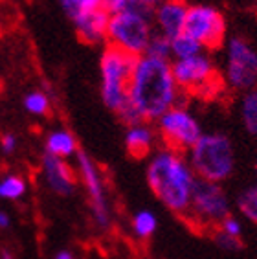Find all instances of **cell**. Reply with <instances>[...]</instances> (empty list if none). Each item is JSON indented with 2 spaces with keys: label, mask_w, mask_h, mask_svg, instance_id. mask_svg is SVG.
Returning <instances> with one entry per match:
<instances>
[{
  "label": "cell",
  "mask_w": 257,
  "mask_h": 259,
  "mask_svg": "<svg viewBox=\"0 0 257 259\" xmlns=\"http://www.w3.org/2000/svg\"><path fill=\"white\" fill-rule=\"evenodd\" d=\"M195 173L180 153L162 149L147 165V184L165 208L178 215L188 213Z\"/></svg>",
  "instance_id": "2"
},
{
  "label": "cell",
  "mask_w": 257,
  "mask_h": 259,
  "mask_svg": "<svg viewBox=\"0 0 257 259\" xmlns=\"http://www.w3.org/2000/svg\"><path fill=\"white\" fill-rule=\"evenodd\" d=\"M10 225H11V217L8 215V211L0 209V230L10 228Z\"/></svg>",
  "instance_id": "30"
},
{
  "label": "cell",
  "mask_w": 257,
  "mask_h": 259,
  "mask_svg": "<svg viewBox=\"0 0 257 259\" xmlns=\"http://www.w3.org/2000/svg\"><path fill=\"white\" fill-rule=\"evenodd\" d=\"M134 57L105 46L99 59V75H101V100L107 109L119 112L128 101V83L134 68Z\"/></svg>",
  "instance_id": "5"
},
{
  "label": "cell",
  "mask_w": 257,
  "mask_h": 259,
  "mask_svg": "<svg viewBox=\"0 0 257 259\" xmlns=\"http://www.w3.org/2000/svg\"><path fill=\"white\" fill-rule=\"evenodd\" d=\"M158 133L165 149L175 151L182 155L184 151H189L197 140L202 136V129L197 118L189 112L186 107L175 105L165 114L158 118Z\"/></svg>",
  "instance_id": "9"
},
{
  "label": "cell",
  "mask_w": 257,
  "mask_h": 259,
  "mask_svg": "<svg viewBox=\"0 0 257 259\" xmlns=\"http://www.w3.org/2000/svg\"><path fill=\"white\" fill-rule=\"evenodd\" d=\"M221 232H224L226 235H230V237H235V239H239L241 237V223H239L235 217H226V219L221 223Z\"/></svg>",
  "instance_id": "25"
},
{
  "label": "cell",
  "mask_w": 257,
  "mask_h": 259,
  "mask_svg": "<svg viewBox=\"0 0 257 259\" xmlns=\"http://www.w3.org/2000/svg\"><path fill=\"white\" fill-rule=\"evenodd\" d=\"M171 70L180 92H188L200 98H213L223 89V79L206 52L189 59L175 61L171 63Z\"/></svg>",
  "instance_id": "6"
},
{
  "label": "cell",
  "mask_w": 257,
  "mask_h": 259,
  "mask_svg": "<svg viewBox=\"0 0 257 259\" xmlns=\"http://www.w3.org/2000/svg\"><path fill=\"white\" fill-rule=\"evenodd\" d=\"M189 167L198 179L221 184L232 177L235 167L232 140L223 133L202 135L189 149Z\"/></svg>",
  "instance_id": "3"
},
{
  "label": "cell",
  "mask_w": 257,
  "mask_h": 259,
  "mask_svg": "<svg viewBox=\"0 0 257 259\" xmlns=\"http://www.w3.org/2000/svg\"><path fill=\"white\" fill-rule=\"evenodd\" d=\"M28 184L22 175L8 173L0 177V199L2 200H19L26 195Z\"/></svg>",
  "instance_id": "17"
},
{
  "label": "cell",
  "mask_w": 257,
  "mask_h": 259,
  "mask_svg": "<svg viewBox=\"0 0 257 259\" xmlns=\"http://www.w3.org/2000/svg\"><path fill=\"white\" fill-rule=\"evenodd\" d=\"M242 123L250 135L257 136V90H248L241 101Z\"/></svg>",
  "instance_id": "19"
},
{
  "label": "cell",
  "mask_w": 257,
  "mask_h": 259,
  "mask_svg": "<svg viewBox=\"0 0 257 259\" xmlns=\"http://www.w3.org/2000/svg\"><path fill=\"white\" fill-rule=\"evenodd\" d=\"M156 225H158V223H156V217H154L153 211L142 209V211H138V213L134 215L133 232L138 239H149V237L154 234Z\"/></svg>",
  "instance_id": "21"
},
{
  "label": "cell",
  "mask_w": 257,
  "mask_h": 259,
  "mask_svg": "<svg viewBox=\"0 0 257 259\" xmlns=\"http://www.w3.org/2000/svg\"><path fill=\"white\" fill-rule=\"evenodd\" d=\"M127 8H131V0H103V10L109 11L110 15L127 10Z\"/></svg>",
  "instance_id": "28"
},
{
  "label": "cell",
  "mask_w": 257,
  "mask_h": 259,
  "mask_svg": "<svg viewBox=\"0 0 257 259\" xmlns=\"http://www.w3.org/2000/svg\"><path fill=\"white\" fill-rule=\"evenodd\" d=\"M15 149H17V136L11 135V133L2 135V138H0V151L4 155H13Z\"/></svg>",
  "instance_id": "27"
},
{
  "label": "cell",
  "mask_w": 257,
  "mask_h": 259,
  "mask_svg": "<svg viewBox=\"0 0 257 259\" xmlns=\"http://www.w3.org/2000/svg\"><path fill=\"white\" fill-rule=\"evenodd\" d=\"M0 31H2V28H0Z\"/></svg>",
  "instance_id": "34"
},
{
  "label": "cell",
  "mask_w": 257,
  "mask_h": 259,
  "mask_svg": "<svg viewBox=\"0 0 257 259\" xmlns=\"http://www.w3.org/2000/svg\"><path fill=\"white\" fill-rule=\"evenodd\" d=\"M189 6L186 0H162L153 10V22L156 33L173 39L184 31V22Z\"/></svg>",
  "instance_id": "12"
},
{
  "label": "cell",
  "mask_w": 257,
  "mask_h": 259,
  "mask_svg": "<svg viewBox=\"0 0 257 259\" xmlns=\"http://www.w3.org/2000/svg\"><path fill=\"white\" fill-rule=\"evenodd\" d=\"M0 259H15V255L11 254L10 250H2L0 252Z\"/></svg>",
  "instance_id": "32"
},
{
  "label": "cell",
  "mask_w": 257,
  "mask_h": 259,
  "mask_svg": "<svg viewBox=\"0 0 257 259\" xmlns=\"http://www.w3.org/2000/svg\"><path fill=\"white\" fill-rule=\"evenodd\" d=\"M171 61L142 55L134 61L128 83V103L144 121H156L178 101Z\"/></svg>",
  "instance_id": "1"
},
{
  "label": "cell",
  "mask_w": 257,
  "mask_h": 259,
  "mask_svg": "<svg viewBox=\"0 0 257 259\" xmlns=\"http://www.w3.org/2000/svg\"><path fill=\"white\" fill-rule=\"evenodd\" d=\"M46 153L57 158H70V156L77 155V140L75 136L66 129H55L46 136L45 142Z\"/></svg>",
  "instance_id": "16"
},
{
  "label": "cell",
  "mask_w": 257,
  "mask_h": 259,
  "mask_svg": "<svg viewBox=\"0 0 257 259\" xmlns=\"http://www.w3.org/2000/svg\"><path fill=\"white\" fill-rule=\"evenodd\" d=\"M237 208L248 221L257 225V184L241 191L237 197Z\"/></svg>",
  "instance_id": "22"
},
{
  "label": "cell",
  "mask_w": 257,
  "mask_h": 259,
  "mask_svg": "<svg viewBox=\"0 0 257 259\" xmlns=\"http://www.w3.org/2000/svg\"><path fill=\"white\" fill-rule=\"evenodd\" d=\"M55 259H75V257L70 250H59V252L55 254Z\"/></svg>",
  "instance_id": "31"
},
{
  "label": "cell",
  "mask_w": 257,
  "mask_h": 259,
  "mask_svg": "<svg viewBox=\"0 0 257 259\" xmlns=\"http://www.w3.org/2000/svg\"><path fill=\"white\" fill-rule=\"evenodd\" d=\"M110 13L103 8L92 11H84L75 19H72L75 33L84 45H101L107 42V30H109Z\"/></svg>",
  "instance_id": "14"
},
{
  "label": "cell",
  "mask_w": 257,
  "mask_h": 259,
  "mask_svg": "<svg viewBox=\"0 0 257 259\" xmlns=\"http://www.w3.org/2000/svg\"><path fill=\"white\" fill-rule=\"evenodd\" d=\"M154 144V131L145 121L127 127L125 133V147L133 158H145L151 153Z\"/></svg>",
  "instance_id": "15"
},
{
  "label": "cell",
  "mask_w": 257,
  "mask_h": 259,
  "mask_svg": "<svg viewBox=\"0 0 257 259\" xmlns=\"http://www.w3.org/2000/svg\"><path fill=\"white\" fill-rule=\"evenodd\" d=\"M226 19L217 8L206 4L189 6L182 33L195 39L204 50H217L226 39Z\"/></svg>",
  "instance_id": "8"
},
{
  "label": "cell",
  "mask_w": 257,
  "mask_h": 259,
  "mask_svg": "<svg viewBox=\"0 0 257 259\" xmlns=\"http://www.w3.org/2000/svg\"><path fill=\"white\" fill-rule=\"evenodd\" d=\"M188 215L191 223L202 228H217L230 217V202L221 184L204 179H195L191 186Z\"/></svg>",
  "instance_id": "7"
},
{
  "label": "cell",
  "mask_w": 257,
  "mask_h": 259,
  "mask_svg": "<svg viewBox=\"0 0 257 259\" xmlns=\"http://www.w3.org/2000/svg\"><path fill=\"white\" fill-rule=\"evenodd\" d=\"M202 46L186 33H180L171 39V57H175V61L189 59V57H195V55L202 54Z\"/></svg>",
  "instance_id": "18"
},
{
  "label": "cell",
  "mask_w": 257,
  "mask_h": 259,
  "mask_svg": "<svg viewBox=\"0 0 257 259\" xmlns=\"http://www.w3.org/2000/svg\"><path fill=\"white\" fill-rule=\"evenodd\" d=\"M160 2H162V0H131V8H136V10H142V11H145V13H149V11H153Z\"/></svg>",
  "instance_id": "29"
},
{
  "label": "cell",
  "mask_w": 257,
  "mask_h": 259,
  "mask_svg": "<svg viewBox=\"0 0 257 259\" xmlns=\"http://www.w3.org/2000/svg\"><path fill=\"white\" fill-rule=\"evenodd\" d=\"M40 169H42V177H45L46 186L55 195L68 197V195L74 193L75 175L66 160L45 153L42 155V162H40Z\"/></svg>",
  "instance_id": "13"
},
{
  "label": "cell",
  "mask_w": 257,
  "mask_h": 259,
  "mask_svg": "<svg viewBox=\"0 0 257 259\" xmlns=\"http://www.w3.org/2000/svg\"><path fill=\"white\" fill-rule=\"evenodd\" d=\"M255 171H257V164H255Z\"/></svg>",
  "instance_id": "33"
},
{
  "label": "cell",
  "mask_w": 257,
  "mask_h": 259,
  "mask_svg": "<svg viewBox=\"0 0 257 259\" xmlns=\"http://www.w3.org/2000/svg\"><path fill=\"white\" fill-rule=\"evenodd\" d=\"M77 171L81 175L84 188L89 191L90 206H92V213H94L96 225L99 228H109L110 226V213L109 204H107V195H105V184L99 173V167L96 162L90 158L84 151H77Z\"/></svg>",
  "instance_id": "11"
},
{
  "label": "cell",
  "mask_w": 257,
  "mask_h": 259,
  "mask_svg": "<svg viewBox=\"0 0 257 259\" xmlns=\"http://www.w3.org/2000/svg\"><path fill=\"white\" fill-rule=\"evenodd\" d=\"M154 35L149 13L136 8L112 13L107 30V46L138 59L145 55L151 37Z\"/></svg>",
  "instance_id": "4"
},
{
  "label": "cell",
  "mask_w": 257,
  "mask_h": 259,
  "mask_svg": "<svg viewBox=\"0 0 257 259\" xmlns=\"http://www.w3.org/2000/svg\"><path fill=\"white\" fill-rule=\"evenodd\" d=\"M145 55L149 57H154V59H163L169 61L171 57V39L163 37V35L156 33L151 37V42H149L147 50H145Z\"/></svg>",
  "instance_id": "24"
},
{
  "label": "cell",
  "mask_w": 257,
  "mask_h": 259,
  "mask_svg": "<svg viewBox=\"0 0 257 259\" xmlns=\"http://www.w3.org/2000/svg\"><path fill=\"white\" fill-rule=\"evenodd\" d=\"M26 112H30L31 116H46L52 109V101L50 96L42 90H31L24 96L22 100Z\"/></svg>",
  "instance_id": "20"
},
{
  "label": "cell",
  "mask_w": 257,
  "mask_h": 259,
  "mask_svg": "<svg viewBox=\"0 0 257 259\" xmlns=\"http://www.w3.org/2000/svg\"><path fill=\"white\" fill-rule=\"evenodd\" d=\"M215 243H217L223 250H237V248H241V241L235 239V237H230V235H226L224 232H221V230L215 234Z\"/></svg>",
  "instance_id": "26"
},
{
  "label": "cell",
  "mask_w": 257,
  "mask_h": 259,
  "mask_svg": "<svg viewBox=\"0 0 257 259\" xmlns=\"http://www.w3.org/2000/svg\"><path fill=\"white\" fill-rule=\"evenodd\" d=\"M63 11L68 15V19H75L84 11H92L103 8V0H59Z\"/></svg>",
  "instance_id": "23"
},
{
  "label": "cell",
  "mask_w": 257,
  "mask_h": 259,
  "mask_svg": "<svg viewBox=\"0 0 257 259\" xmlns=\"http://www.w3.org/2000/svg\"><path fill=\"white\" fill-rule=\"evenodd\" d=\"M226 81L235 90H253L257 85V52L241 37L226 45Z\"/></svg>",
  "instance_id": "10"
}]
</instances>
